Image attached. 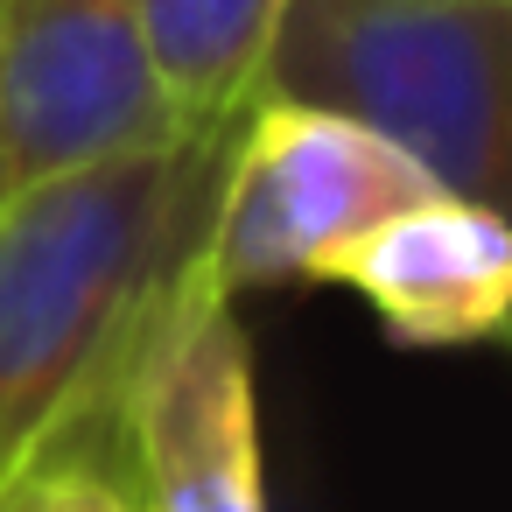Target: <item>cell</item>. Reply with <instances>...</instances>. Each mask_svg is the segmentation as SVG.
<instances>
[{"label": "cell", "instance_id": "6da1fadb", "mask_svg": "<svg viewBox=\"0 0 512 512\" xmlns=\"http://www.w3.org/2000/svg\"><path fill=\"white\" fill-rule=\"evenodd\" d=\"M218 155L225 127L176 134L0 204V491L113 414L127 351L204 232Z\"/></svg>", "mask_w": 512, "mask_h": 512}, {"label": "cell", "instance_id": "7a4b0ae2", "mask_svg": "<svg viewBox=\"0 0 512 512\" xmlns=\"http://www.w3.org/2000/svg\"><path fill=\"white\" fill-rule=\"evenodd\" d=\"M253 99L358 120L435 190L498 204L512 0H288Z\"/></svg>", "mask_w": 512, "mask_h": 512}, {"label": "cell", "instance_id": "3957f363", "mask_svg": "<svg viewBox=\"0 0 512 512\" xmlns=\"http://www.w3.org/2000/svg\"><path fill=\"white\" fill-rule=\"evenodd\" d=\"M428 190L435 183L358 120L295 99H246L225 127L190 267L218 295L330 281L379 218Z\"/></svg>", "mask_w": 512, "mask_h": 512}, {"label": "cell", "instance_id": "277c9868", "mask_svg": "<svg viewBox=\"0 0 512 512\" xmlns=\"http://www.w3.org/2000/svg\"><path fill=\"white\" fill-rule=\"evenodd\" d=\"M113 435L141 512H267L253 344L190 260L127 351Z\"/></svg>", "mask_w": 512, "mask_h": 512}, {"label": "cell", "instance_id": "5b68a950", "mask_svg": "<svg viewBox=\"0 0 512 512\" xmlns=\"http://www.w3.org/2000/svg\"><path fill=\"white\" fill-rule=\"evenodd\" d=\"M176 134L134 0H0V204Z\"/></svg>", "mask_w": 512, "mask_h": 512}, {"label": "cell", "instance_id": "8992f818", "mask_svg": "<svg viewBox=\"0 0 512 512\" xmlns=\"http://www.w3.org/2000/svg\"><path fill=\"white\" fill-rule=\"evenodd\" d=\"M351 288L393 344L414 351H470L505 330L512 309V232L498 204L428 190L379 218L330 274Z\"/></svg>", "mask_w": 512, "mask_h": 512}, {"label": "cell", "instance_id": "52a82bcc", "mask_svg": "<svg viewBox=\"0 0 512 512\" xmlns=\"http://www.w3.org/2000/svg\"><path fill=\"white\" fill-rule=\"evenodd\" d=\"M288 0H134V29L169 113L218 134L260 92V64Z\"/></svg>", "mask_w": 512, "mask_h": 512}, {"label": "cell", "instance_id": "ba28073f", "mask_svg": "<svg viewBox=\"0 0 512 512\" xmlns=\"http://www.w3.org/2000/svg\"><path fill=\"white\" fill-rule=\"evenodd\" d=\"M0 512H141L127 456L113 449V414H92L71 435H57L0 491Z\"/></svg>", "mask_w": 512, "mask_h": 512}]
</instances>
